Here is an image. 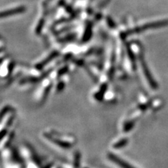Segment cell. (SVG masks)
<instances>
[{"label": "cell", "instance_id": "3957f363", "mask_svg": "<svg viewBox=\"0 0 168 168\" xmlns=\"http://www.w3.org/2000/svg\"><path fill=\"white\" fill-rule=\"evenodd\" d=\"M109 158L110 160H112V161L114 162L116 164L118 165V166L120 167L121 168H135L134 167H132V165H130V164L127 163V162H125V161H124V160H121L120 158H119L116 156V155H114L110 154Z\"/></svg>", "mask_w": 168, "mask_h": 168}, {"label": "cell", "instance_id": "7a4b0ae2", "mask_svg": "<svg viewBox=\"0 0 168 168\" xmlns=\"http://www.w3.org/2000/svg\"><path fill=\"white\" fill-rule=\"evenodd\" d=\"M25 11V8L24 6H20L2 12L1 16L2 18H5V17H9L10 16H13V15L22 13Z\"/></svg>", "mask_w": 168, "mask_h": 168}, {"label": "cell", "instance_id": "6da1fadb", "mask_svg": "<svg viewBox=\"0 0 168 168\" xmlns=\"http://www.w3.org/2000/svg\"><path fill=\"white\" fill-rule=\"evenodd\" d=\"M141 64H142L143 72H144V74L146 78L147 79L148 83H149L151 87L153 88L154 89H156L158 88V85L156 84V83H155V81H154V78L152 77V76L151 75L150 71L147 66V64L145 63V62L144 61L143 59H141Z\"/></svg>", "mask_w": 168, "mask_h": 168}]
</instances>
